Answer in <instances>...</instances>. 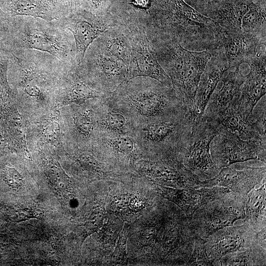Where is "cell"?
<instances>
[{
	"instance_id": "cell-1",
	"label": "cell",
	"mask_w": 266,
	"mask_h": 266,
	"mask_svg": "<svg viewBox=\"0 0 266 266\" xmlns=\"http://www.w3.org/2000/svg\"><path fill=\"white\" fill-rule=\"evenodd\" d=\"M144 15L139 27L149 39L175 41L193 51H213L222 47L225 32L214 21L184 0H157Z\"/></svg>"
},
{
	"instance_id": "cell-2",
	"label": "cell",
	"mask_w": 266,
	"mask_h": 266,
	"mask_svg": "<svg viewBox=\"0 0 266 266\" xmlns=\"http://www.w3.org/2000/svg\"><path fill=\"white\" fill-rule=\"evenodd\" d=\"M66 64L38 50H10L13 96L21 104H54Z\"/></svg>"
},
{
	"instance_id": "cell-3",
	"label": "cell",
	"mask_w": 266,
	"mask_h": 266,
	"mask_svg": "<svg viewBox=\"0 0 266 266\" xmlns=\"http://www.w3.org/2000/svg\"><path fill=\"white\" fill-rule=\"evenodd\" d=\"M109 97L128 113L136 127L187 112L172 87L150 77L127 80Z\"/></svg>"
},
{
	"instance_id": "cell-4",
	"label": "cell",
	"mask_w": 266,
	"mask_h": 266,
	"mask_svg": "<svg viewBox=\"0 0 266 266\" xmlns=\"http://www.w3.org/2000/svg\"><path fill=\"white\" fill-rule=\"evenodd\" d=\"M2 40L10 50H38L65 63H76L73 37L57 20L48 21L28 16L11 17Z\"/></svg>"
},
{
	"instance_id": "cell-5",
	"label": "cell",
	"mask_w": 266,
	"mask_h": 266,
	"mask_svg": "<svg viewBox=\"0 0 266 266\" xmlns=\"http://www.w3.org/2000/svg\"><path fill=\"white\" fill-rule=\"evenodd\" d=\"M149 40L160 65L171 80L172 88L191 116L198 84L214 51H190L173 40Z\"/></svg>"
},
{
	"instance_id": "cell-6",
	"label": "cell",
	"mask_w": 266,
	"mask_h": 266,
	"mask_svg": "<svg viewBox=\"0 0 266 266\" xmlns=\"http://www.w3.org/2000/svg\"><path fill=\"white\" fill-rule=\"evenodd\" d=\"M192 130L191 114L185 112L138 126L133 135L144 158L176 159L187 146Z\"/></svg>"
},
{
	"instance_id": "cell-7",
	"label": "cell",
	"mask_w": 266,
	"mask_h": 266,
	"mask_svg": "<svg viewBox=\"0 0 266 266\" xmlns=\"http://www.w3.org/2000/svg\"><path fill=\"white\" fill-rule=\"evenodd\" d=\"M247 198L231 191L200 207L188 217L196 236L205 239L218 230L244 219Z\"/></svg>"
},
{
	"instance_id": "cell-8",
	"label": "cell",
	"mask_w": 266,
	"mask_h": 266,
	"mask_svg": "<svg viewBox=\"0 0 266 266\" xmlns=\"http://www.w3.org/2000/svg\"><path fill=\"white\" fill-rule=\"evenodd\" d=\"M78 68L93 88L108 94L128 80L129 66L106 53L96 40L88 48Z\"/></svg>"
},
{
	"instance_id": "cell-9",
	"label": "cell",
	"mask_w": 266,
	"mask_h": 266,
	"mask_svg": "<svg viewBox=\"0 0 266 266\" xmlns=\"http://www.w3.org/2000/svg\"><path fill=\"white\" fill-rule=\"evenodd\" d=\"M220 124L202 116L192 127L189 142L176 160L200 181L211 179L220 171L210 152V143L217 134Z\"/></svg>"
},
{
	"instance_id": "cell-10",
	"label": "cell",
	"mask_w": 266,
	"mask_h": 266,
	"mask_svg": "<svg viewBox=\"0 0 266 266\" xmlns=\"http://www.w3.org/2000/svg\"><path fill=\"white\" fill-rule=\"evenodd\" d=\"M99 99L65 105L62 128L66 146L70 150L92 149L95 146L100 135L96 114Z\"/></svg>"
},
{
	"instance_id": "cell-11",
	"label": "cell",
	"mask_w": 266,
	"mask_h": 266,
	"mask_svg": "<svg viewBox=\"0 0 266 266\" xmlns=\"http://www.w3.org/2000/svg\"><path fill=\"white\" fill-rule=\"evenodd\" d=\"M210 152L214 163L220 170L233 164L250 160L266 162V142L244 140L220 124L217 134L210 143Z\"/></svg>"
},
{
	"instance_id": "cell-12",
	"label": "cell",
	"mask_w": 266,
	"mask_h": 266,
	"mask_svg": "<svg viewBox=\"0 0 266 266\" xmlns=\"http://www.w3.org/2000/svg\"><path fill=\"white\" fill-rule=\"evenodd\" d=\"M57 20L73 37L78 65L95 40L108 29L120 25L112 15H98L84 10H75Z\"/></svg>"
},
{
	"instance_id": "cell-13",
	"label": "cell",
	"mask_w": 266,
	"mask_h": 266,
	"mask_svg": "<svg viewBox=\"0 0 266 266\" xmlns=\"http://www.w3.org/2000/svg\"><path fill=\"white\" fill-rule=\"evenodd\" d=\"M266 229L254 230L246 222L226 227L204 239L206 252L213 266H220V260L227 254L243 251L259 243H266Z\"/></svg>"
},
{
	"instance_id": "cell-14",
	"label": "cell",
	"mask_w": 266,
	"mask_h": 266,
	"mask_svg": "<svg viewBox=\"0 0 266 266\" xmlns=\"http://www.w3.org/2000/svg\"><path fill=\"white\" fill-rule=\"evenodd\" d=\"M134 172L155 184L175 188H198L201 181L174 159L142 158L135 163Z\"/></svg>"
},
{
	"instance_id": "cell-15",
	"label": "cell",
	"mask_w": 266,
	"mask_h": 266,
	"mask_svg": "<svg viewBox=\"0 0 266 266\" xmlns=\"http://www.w3.org/2000/svg\"><path fill=\"white\" fill-rule=\"evenodd\" d=\"M126 26L130 31L132 46L128 80L147 77L172 87L171 80L160 65L146 32L136 26Z\"/></svg>"
},
{
	"instance_id": "cell-16",
	"label": "cell",
	"mask_w": 266,
	"mask_h": 266,
	"mask_svg": "<svg viewBox=\"0 0 266 266\" xmlns=\"http://www.w3.org/2000/svg\"><path fill=\"white\" fill-rule=\"evenodd\" d=\"M94 148L113 167L124 173L134 172L135 163L144 158L133 135L100 134Z\"/></svg>"
},
{
	"instance_id": "cell-17",
	"label": "cell",
	"mask_w": 266,
	"mask_h": 266,
	"mask_svg": "<svg viewBox=\"0 0 266 266\" xmlns=\"http://www.w3.org/2000/svg\"><path fill=\"white\" fill-rule=\"evenodd\" d=\"M266 179V164L252 166L233 164L221 169L213 178L201 181L199 188L222 186L243 196Z\"/></svg>"
},
{
	"instance_id": "cell-18",
	"label": "cell",
	"mask_w": 266,
	"mask_h": 266,
	"mask_svg": "<svg viewBox=\"0 0 266 266\" xmlns=\"http://www.w3.org/2000/svg\"><path fill=\"white\" fill-rule=\"evenodd\" d=\"M152 184L159 196L175 204L188 217L202 205L221 198L231 191L222 186L175 188L153 182Z\"/></svg>"
},
{
	"instance_id": "cell-19",
	"label": "cell",
	"mask_w": 266,
	"mask_h": 266,
	"mask_svg": "<svg viewBox=\"0 0 266 266\" xmlns=\"http://www.w3.org/2000/svg\"><path fill=\"white\" fill-rule=\"evenodd\" d=\"M239 67H230L223 73L220 81L221 86L216 87L211 96L203 117L218 122L227 109L239 106L241 88L245 79V75L240 72Z\"/></svg>"
},
{
	"instance_id": "cell-20",
	"label": "cell",
	"mask_w": 266,
	"mask_h": 266,
	"mask_svg": "<svg viewBox=\"0 0 266 266\" xmlns=\"http://www.w3.org/2000/svg\"><path fill=\"white\" fill-rule=\"evenodd\" d=\"M229 68L222 48L214 51L200 77L195 95L191 116L192 127L200 120L211 96L223 73Z\"/></svg>"
},
{
	"instance_id": "cell-21",
	"label": "cell",
	"mask_w": 266,
	"mask_h": 266,
	"mask_svg": "<svg viewBox=\"0 0 266 266\" xmlns=\"http://www.w3.org/2000/svg\"><path fill=\"white\" fill-rule=\"evenodd\" d=\"M266 49H264L247 63L250 66V71L245 75L239 100V111L246 120H248L256 103L266 95Z\"/></svg>"
},
{
	"instance_id": "cell-22",
	"label": "cell",
	"mask_w": 266,
	"mask_h": 266,
	"mask_svg": "<svg viewBox=\"0 0 266 266\" xmlns=\"http://www.w3.org/2000/svg\"><path fill=\"white\" fill-rule=\"evenodd\" d=\"M266 35L246 32L241 29L225 32L221 48L230 68L247 64L259 51L266 49Z\"/></svg>"
},
{
	"instance_id": "cell-23",
	"label": "cell",
	"mask_w": 266,
	"mask_h": 266,
	"mask_svg": "<svg viewBox=\"0 0 266 266\" xmlns=\"http://www.w3.org/2000/svg\"><path fill=\"white\" fill-rule=\"evenodd\" d=\"M109 96L99 99L97 105L96 114L100 135H133L136 125L133 120Z\"/></svg>"
},
{
	"instance_id": "cell-24",
	"label": "cell",
	"mask_w": 266,
	"mask_h": 266,
	"mask_svg": "<svg viewBox=\"0 0 266 266\" xmlns=\"http://www.w3.org/2000/svg\"><path fill=\"white\" fill-rule=\"evenodd\" d=\"M250 1L223 0L208 12L206 16L216 22L226 32L241 30L243 17L248 10Z\"/></svg>"
},
{
	"instance_id": "cell-25",
	"label": "cell",
	"mask_w": 266,
	"mask_h": 266,
	"mask_svg": "<svg viewBox=\"0 0 266 266\" xmlns=\"http://www.w3.org/2000/svg\"><path fill=\"white\" fill-rule=\"evenodd\" d=\"M96 40L106 53L130 64L132 46L128 28L124 25H118L105 31Z\"/></svg>"
},
{
	"instance_id": "cell-26",
	"label": "cell",
	"mask_w": 266,
	"mask_h": 266,
	"mask_svg": "<svg viewBox=\"0 0 266 266\" xmlns=\"http://www.w3.org/2000/svg\"><path fill=\"white\" fill-rule=\"evenodd\" d=\"M266 182L265 179L258 188L247 194L245 207L246 222L255 231L266 229Z\"/></svg>"
},
{
	"instance_id": "cell-27",
	"label": "cell",
	"mask_w": 266,
	"mask_h": 266,
	"mask_svg": "<svg viewBox=\"0 0 266 266\" xmlns=\"http://www.w3.org/2000/svg\"><path fill=\"white\" fill-rule=\"evenodd\" d=\"M220 263L222 266H265L266 243H259L246 250L227 254L221 259Z\"/></svg>"
},
{
	"instance_id": "cell-28",
	"label": "cell",
	"mask_w": 266,
	"mask_h": 266,
	"mask_svg": "<svg viewBox=\"0 0 266 266\" xmlns=\"http://www.w3.org/2000/svg\"><path fill=\"white\" fill-rule=\"evenodd\" d=\"M248 7L242 19L241 29L246 32L266 35L265 8L252 1H249Z\"/></svg>"
},
{
	"instance_id": "cell-29",
	"label": "cell",
	"mask_w": 266,
	"mask_h": 266,
	"mask_svg": "<svg viewBox=\"0 0 266 266\" xmlns=\"http://www.w3.org/2000/svg\"><path fill=\"white\" fill-rule=\"evenodd\" d=\"M110 204L109 212L124 216L140 211L145 208V202L138 196L127 194L115 197Z\"/></svg>"
},
{
	"instance_id": "cell-30",
	"label": "cell",
	"mask_w": 266,
	"mask_h": 266,
	"mask_svg": "<svg viewBox=\"0 0 266 266\" xmlns=\"http://www.w3.org/2000/svg\"><path fill=\"white\" fill-rule=\"evenodd\" d=\"M266 97H263L254 107L248 120L254 130L263 138L266 139Z\"/></svg>"
},
{
	"instance_id": "cell-31",
	"label": "cell",
	"mask_w": 266,
	"mask_h": 266,
	"mask_svg": "<svg viewBox=\"0 0 266 266\" xmlns=\"http://www.w3.org/2000/svg\"><path fill=\"white\" fill-rule=\"evenodd\" d=\"M129 234V225L125 224L119 234L116 246L111 256L110 264L125 265L128 264L126 245Z\"/></svg>"
},
{
	"instance_id": "cell-32",
	"label": "cell",
	"mask_w": 266,
	"mask_h": 266,
	"mask_svg": "<svg viewBox=\"0 0 266 266\" xmlns=\"http://www.w3.org/2000/svg\"><path fill=\"white\" fill-rule=\"evenodd\" d=\"M187 266H213L212 261L207 255L204 239L196 237L194 247Z\"/></svg>"
}]
</instances>
